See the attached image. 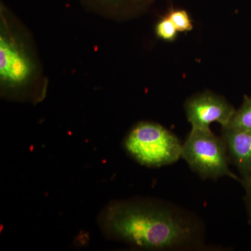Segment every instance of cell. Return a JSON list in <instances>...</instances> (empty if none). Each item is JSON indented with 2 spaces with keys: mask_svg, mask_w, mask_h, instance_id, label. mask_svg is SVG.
<instances>
[{
  "mask_svg": "<svg viewBox=\"0 0 251 251\" xmlns=\"http://www.w3.org/2000/svg\"><path fill=\"white\" fill-rule=\"evenodd\" d=\"M109 239L147 251H201L205 244L202 220L191 211L161 200L131 198L115 201L98 217Z\"/></svg>",
  "mask_w": 251,
  "mask_h": 251,
  "instance_id": "cell-1",
  "label": "cell"
},
{
  "mask_svg": "<svg viewBox=\"0 0 251 251\" xmlns=\"http://www.w3.org/2000/svg\"><path fill=\"white\" fill-rule=\"evenodd\" d=\"M18 29L1 9V90L8 97L26 99L31 97L41 81V69L27 38Z\"/></svg>",
  "mask_w": 251,
  "mask_h": 251,
  "instance_id": "cell-2",
  "label": "cell"
},
{
  "mask_svg": "<svg viewBox=\"0 0 251 251\" xmlns=\"http://www.w3.org/2000/svg\"><path fill=\"white\" fill-rule=\"evenodd\" d=\"M124 145L127 153L142 166L161 168L181 158L182 144L163 126L142 122L133 127Z\"/></svg>",
  "mask_w": 251,
  "mask_h": 251,
  "instance_id": "cell-3",
  "label": "cell"
},
{
  "mask_svg": "<svg viewBox=\"0 0 251 251\" xmlns=\"http://www.w3.org/2000/svg\"><path fill=\"white\" fill-rule=\"evenodd\" d=\"M181 158L203 179L227 176L242 183L241 178L229 168L231 163L224 140L211 128H191L182 144Z\"/></svg>",
  "mask_w": 251,
  "mask_h": 251,
  "instance_id": "cell-4",
  "label": "cell"
},
{
  "mask_svg": "<svg viewBox=\"0 0 251 251\" xmlns=\"http://www.w3.org/2000/svg\"><path fill=\"white\" fill-rule=\"evenodd\" d=\"M185 111L192 128H210L217 122L222 127L229 125L236 109L221 96L206 92L193 96L185 103Z\"/></svg>",
  "mask_w": 251,
  "mask_h": 251,
  "instance_id": "cell-5",
  "label": "cell"
},
{
  "mask_svg": "<svg viewBox=\"0 0 251 251\" xmlns=\"http://www.w3.org/2000/svg\"><path fill=\"white\" fill-rule=\"evenodd\" d=\"M221 138L229 161L239 171L242 182L251 175V130L222 127Z\"/></svg>",
  "mask_w": 251,
  "mask_h": 251,
  "instance_id": "cell-6",
  "label": "cell"
},
{
  "mask_svg": "<svg viewBox=\"0 0 251 251\" xmlns=\"http://www.w3.org/2000/svg\"><path fill=\"white\" fill-rule=\"evenodd\" d=\"M148 0H82L91 9L110 18H116L127 10L143 6Z\"/></svg>",
  "mask_w": 251,
  "mask_h": 251,
  "instance_id": "cell-7",
  "label": "cell"
},
{
  "mask_svg": "<svg viewBox=\"0 0 251 251\" xmlns=\"http://www.w3.org/2000/svg\"><path fill=\"white\" fill-rule=\"evenodd\" d=\"M226 127L251 130V97L245 95L240 108L236 110L229 125Z\"/></svg>",
  "mask_w": 251,
  "mask_h": 251,
  "instance_id": "cell-8",
  "label": "cell"
},
{
  "mask_svg": "<svg viewBox=\"0 0 251 251\" xmlns=\"http://www.w3.org/2000/svg\"><path fill=\"white\" fill-rule=\"evenodd\" d=\"M167 16L171 19L178 31L186 32L192 30V21L184 10H173Z\"/></svg>",
  "mask_w": 251,
  "mask_h": 251,
  "instance_id": "cell-9",
  "label": "cell"
},
{
  "mask_svg": "<svg viewBox=\"0 0 251 251\" xmlns=\"http://www.w3.org/2000/svg\"><path fill=\"white\" fill-rule=\"evenodd\" d=\"M156 34L158 38L166 41H173L176 39L178 31L168 16L162 18L156 25Z\"/></svg>",
  "mask_w": 251,
  "mask_h": 251,
  "instance_id": "cell-10",
  "label": "cell"
},
{
  "mask_svg": "<svg viewBox=\"0 0 251 251\" xmlns=\"http://www.w3.org/2000/svg\"><path fill=\"white\" fill-rule=\"evenodd\" d=\"M242 184L245 191L244 202L247 209L248 221L249 224L251 225V175L247 179L242 181Z\"/></svg>",
  "mask_w": 251,
  "mask_h": 251,
  "instance_id": "cell-11",
  "label": "cell"
}]
</instances>
